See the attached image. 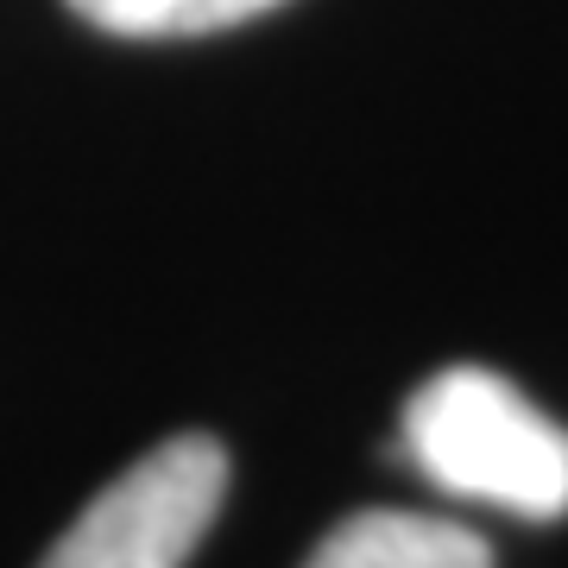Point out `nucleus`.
<instances>
[{
    "mask_svg": "<svg viewBox=\"0 0 568 568\" xmlns=\"http://www.w3.org/2000/svg\"><path fill=\"white\" fill-rule=\"evenodd\" d=\"M398 448L448 499L518 518L568 511V429L493 366H443L436 379H424L405 405Z\"/></svg>",
    "mask_w": 568,
    "mask_h": 568,
    "instance_id": "f257e3e1",
    "label": "nucleus"
},
{
    "mask_svg": "<svg viewBox=\"0 0 568 568\" xmlns=\"http://www.w3.org/2000/svg\"><path fill=\"white\" fill-rule=\"evenodd\" d=\"M227 493V455L215 436H171L114 474L70 518L39 568H183L209 537Z\"/></svg>",
    "mask_w": 568,
    "mask_h": 568,
    "instance_id": "f03ea898",
    "label": "nucleus"
},
{
    "mask_svg": "<svg viewBox=\"0 0 568 568\" xmlns=\"http://www.w3.org/2000/svg\"><path fill=\"white\" fill-rule=\"evenodd\" d=\"M304 568H493L480 530L429 511H354L310 549Z\"/></svg>",
    "mask_w": 568,
    "mask_h": 568,
    "instance_id": "7ed1b4c3",
    "label": "nucleus"
},
{
    "mask_svg": "<svg viewBox=\"0 0 568 568\" xmlns=\"http://www.w3.org/2000/svg\"><path fill=\"white\" fill-rule=\"evenodd\" d=\"M70 7L114 39H196V32H222L253 13H272L284 0H70Z\"/></svg>",
    "mask_w": 568,
    "mask_h": 568,
    "instance_id": "20e7f679",
    "label": "nucleus"
}]
</instances>
